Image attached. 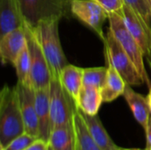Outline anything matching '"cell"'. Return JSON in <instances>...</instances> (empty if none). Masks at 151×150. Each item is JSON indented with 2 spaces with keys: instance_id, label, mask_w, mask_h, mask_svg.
I'll use <instances>...</instances> for the list:
<instances>
[{
  "instance_id": "1",
  "label": "cell",
  "mask_w": 151,
  "mask_h": 150,
  "mask_svg": "<svg viewBox=\"0 0 151 150\" xmlns=\"http://www.w3.org/2000/svg\"><path fill=\"white\" fill-rule=\"evenodd\" d=\"M25 133L16 87L4 85L0 93V149Z\"/></svg>"
},
{
  "instance_id": "2",
  "label": "cell",
  "mask_w": 151,
  "mask_h": 150,
  "mask_svg": "<svg viewBox=\"0 0 151 150\" xmlns=\"http://www.w3.org/2000/svg\"><path fill=\"white\" fill-rule=\"evenodd\" d=\"M60 19L58 17L45 19L34 27L40 46L48 61L52 77L56 78H59L61 71L69 64L60 42L58 34Z\"/></svg>"
},
{
  "instance_id": "3",
  "label": "cell",
  "mask_w": 151,
  "mask_h": 150,
  "mask_svg": "<svg viewBox=\"0 0 151 150\" xmlns=\"http://www.w3.org/2000/svg\"><path fill=\"white\" fill-rule=\"evenodd\" d=\"M104 42L105 57L111 60L126 83L129 86H141L144 84L142 77L134 63L122 48L110 28L107 31Z\"/></svg>"
},
{
  "instance_id": "4",
  "label": "cell",
  "mask_w": 151,
  "mask_h": 150,
  "mask_svg": "<svg viewBox=\"0 0 151 150\" xmlns=\"http://www.w3.org/2000/svg\"><path fill=\"white\" fill-rule=\"evenodd\" d=\"M24 22L33 27L42 19L66 16L71 0H19Z\"/></svg>"
},
{
  "instance_id": "5",
  "label": "cell",
  "mask_w": 151,
  "mask_h": 150,
  "mask_svg": "<svg viewBox=\"0 0 151 150\" xmlns=\"http://www.w3.org/2000/svg\"><path fill=\"white\" fill-rule=\"evenodd\" d=\"M108 19L110 24L109 28L111 30L118 42L120 43L122 48L125 50V51L128 54V56L134 63L141 76L142 77L144 83L150 87L151 80H150L143 60L145 55L143 54L142 50L139 45L138 42L129 32L128 28L124 23L123 19L118 12L109 13Z\"/></svg>"
},
{
  "instance_id": "6",
  "label": "cell",
  "mask_w": 151,
  "mask_h": 150,
  "mask_svg": "<svg viewBox=\"0 0 151 150\" xmlns=\"http://www.w3.org/2000/svg\"><path fill=\"white\" fill-rule=\"evenodd\" d=\"M27 44L31 62V85L35 89L50 88L52 74L48 61L40 46L34 27L24 23Z\"/></svg>"
},
{
  "instance_id": "7",
  "label": "cell",
  "mask_w": 151,
  "mask_h": 150,
  "mask_svg": "<svg viewBox=\"0 0 151 150\" xmlns=\"http://www.w3.org/2000/svg\"><path fill=\"white\" fill-rule=\"evenodd\" d=\"M76 105L65 90L59 78L52 77L50 85V111L51 128L65 126L73 121ZM51 129V130H52Z\"/></svg>"
},
{
  "instance_id": "8",
  "label": "cell",
  "mask_w": 151,
  "mask_h": 150,
  "mask_svg": "<svg viewBox=\"0 0 151 150\" xmlns=\"http://www.w3.org/2000/svg\"><path fill=\"white\" fill-rule=\"evenodd\" d=\"M70 11L74 17L92 28L103 41L105 40L103 26L109 13L98 3L94 0H71Z\"/></svg>"
},
{
  "instance_id": "9",
  "label": "cell",
  "mask_w": 151,
  "mask_h": 150,
  "mask_svg": "<svg viewBox=\"0 0 151 150\" xmlns=\"http://www.w3.org/2000/svg\"><path fill=\"white\" fill-rule=\"evenodd\" d=\"M15 87L19 95L25 133L38 138V118L35 107V88L32 86L19 82H17Z\"/></svg>"
},
{
  "instance_id": "10",
  "label": "cell",
  "mask_w": 151,
  "mask_h": 150,
  "mask_svg": "<svg viewBox=\"0 0 151 150\" xmlns=\"http://www.w3.org/2000/svg\"><path fill=\"white\" fill-rule=\"evenodd\" d=\"M124 20L129 32L138 42L144 55L151 53V28L143 21V19L125 3L122 9L118 12Z\"/></svg>"
},
{
  "instance_id": "11",
  "label": "cell",
  "mask_w": 151,
  "mask_h": 150,
  "mask_svg": "<svg viewBox=\"0 0 151 150\" xmlns=\"http://www.w3.org/2000/svg\"><path fill=\"white\" fill-rule=\"evenodd\" d=\"M27 45L24 26L0 35V56L4 65H14L18 57Z\"/></svg>"
},
{
  "instance_id": "12",
  "label": "cell",
  "mask_w": 151,
  "mask_h": 150,
  "mask_svg": "<svg viewBox=\"0 0 151 150\" xmlns=\"http://www.w3.org/2000/svg\"><path fill=\"white\" fill-rule=\"evenodd\" d=\"M35 92L38 118V139L49 142L52 129L50 111V88L35 89Z\"/></svg>"
},
{
  "instance_id": "13",
  "label": "cell",
  "mask_w": 151,
  "mask_h": 150,
  "mask_svg": "<svg viewBox=\"0 0 151 150\" xmlns=\"http://www.w3.org/2000/svg\"><path fill=\"white\" fill-rule=\"evenodd\" d=\"M19 0H0V35L24 26Z\"/></svg>"
},
{
  "instance_id": "14",
  "label": "cell",
  "mask_w": 151,
  "mask_h": 150,
  "mask_svg": "<svg viewBox=\"0 0 151 150\" xmlns=\"http://www.w3.org/2000/svg\"><path fill=\"white\" fill-rule=\"evenodd\" d=\"M123 95L127 103H128L134 118L143 127L145 131L148 127V124L151 116L148 99L142 95L135 92L132 88V86L129 85H127Z\"/></svg>"
},
{
  "instance_id": "15",
  "label": "cell",
  "mask_w": 151,
  "mask_h": 150,
  "mask_svg": "<svg viewBox=\"0 0 151 150\" xmlns=\"http://www.w3.org/2000/svg\"><path fill=\"white\" fill-rule=\"evenodd\" d=\"M107 62V68H108V74L106 82L104 88L101 89L102 91V97L104 103H111L116 100L120 95H124L127 83L120 73L117 71L114 67L111 60L105 57Z\"/></svg>"
},
{
  "instance_id": "16",
  "label": "cell",
  "mask_w": 151,
  "mask_h": 150,
  "mask_svg": "<svg viewBox=\"0 0 151 150\" xmlns=\"http://www.w3.org/2000/svg\"><path fill=\"white\" fill-rule=\"evenodd\" d=\"M48 143L51 150H76V135L73 121L53 128Z\"/></svg>"
},
{
  "instance_id": "17",
  "label": "cell",
  "mask_w": 151,
  "mask_h": 150,
  "mask_svg": "<svg viewBox=\"0 0 151 150\" xmlns=\"http://www.w3.org/2000/svg\"><path fill=\"white\" fill-rule=\"evenodd\" d=\"M82 118L87 126L89 134L102 150H119V147L113 142L104 129L101 120L96 116H90L81 111Z\"/></svg>"
},
{
  "instance_id": "18",
  "label": "cell",
  "mask_w": 151,
  "mask_h": 150,
  "mask_svg": "<svg viewBox=\"0 0 151 150\" xmlns=\"http://www.w3.org/2000/svg\"><path fill=\"white\" fill-rule=\"evenodd\" d=\"M83 69L68 64L61 71L59 80L65 90L73 100L75 105L79 93L83 86Z\"/></svg>"
},
{
  "instance_id": "19",
  "label": "cell",
  "mask_w": 151,
  "mask_h": 150,
  "mask_svg": "<svg viewBox=\"0 0 151 150\" xmlns=\"http://www.w3.org/2000/svg\"><path fill=\"white\" fill-rule=\"evenodd\" d=\"M102 103L104 102L101 88L83 85L79 93L76 107L85 114L96 116L98 113Z\"/></svg>"
},
{
  "instance_id": "20",
  "label": "cell",
  "mask_w": 151,
  "mask_h": 150,
  "mask_svg": "<svg viewBox=\"0 0 151 150\" xmlns=\"http://www.w3.org/2000/svg\"><path fill=\"white\" fill-rule=\"evenodd\" d=\"M73 123L76 135V150H102L88 133L80 110L76 107Z\"/></svg>"
},
{
  "instance_id": "21",
  "label": "cell",
  "mask_w": 151,
  "mask_h": 150,
  "mask_svg": "<svg viewBox=\"0 0 151 150\" xmlns=\"http://www.w3.org/2000/svg\"><path fill=\"white\" fill-rule=\"evenodd\" d=\"M13 66L15 67L16 70L18 82L25 85L32 86L31 85V62H30V54L27 48V44L18 57Z\"/></svg>"
},
{
  "instance_id": "22",
  "label": "cell",
  "mask_w": 151,
  "mask_h": 150,
  "mask_svg": "<svg viewBox=\"0 0 151 150\" xmlns=\"http://www.w3.org/2000/svg\"><path fill=\"white\" fill-rule=\"evenodd\" d=\"M108 68L106 66L90 67L83 69V85L103 88L107 79Z\"/></svg>"
},
{
  "instance_id": "23",
  "label": "cell",
  "mask_w": 151,
  "mask_h": 150,
  "mask_svg": "<svg viewBox=\"0 0 151 150\" xmlns=\"http://www.w3.org/2000/svg\"><path fill=\"white\" fill-rule=\"evenodd\" d=\"M151 28L150 0H124Z\"/></svg>"
},
{
  "instance_id": "24",
  "label": "cell",
  "mask_w": 151,
  "mask_h": 150,
  "mask_svg": "<svg viewBox=\"0 0 151 150\" xmlns=\"http://www.w3.org/2000/svg\"><path fill=\"white\" fill-rule=\"evenodd\" d=\"M36 139L38 138L33 135H30L27 133H24L21 135L16 137L14 140H12L5 148L0 150H25Z\"/></svg>"
},
{
  "instance_id": "25",
  "label": "cell",
  "mask_w": 151,
  "mask_h": 150,
  "mask_svg": "<svg viewBox=\"0 0 151 150\" xmlns=\"http://www.w3.org/2000/svg\"><path fill=\"white\" fill-rule=\"evenodd\" d=\"M98 3L108 13L119 12L125 4L124 0H94Z\"/></svg>"
},
{
  "instance_id": "26",
  "label": "cell",
  "mask_w": 151,
  "mask_h": 150,
  "mask_svg": "<svg viewBox=\"0 0 151 150\" xmlns=\"http://www.w3.org/2000/svg\"><path fill=\"white\" fill-rule=\"evenodd\" d=\"M25 150H50V146L47 141L41 139H36Z\"/></svg>"
},
{
  "instance_id": "27",
  "label": "cell",
  "mask_w": 151,
  "mask_h": 150,
  "mask_svg": "<svg viewBox=\"0 0 151 150\" xmlns=\"http://www.w3.org/2000/svg\"><path fill=\"white\" fill-rule=\"evenodd\" d=\"M146 133V138H147V148L151 149V116L148 124V127L145 130Z\"/></svg>"
},
{
  "instance_id": "28",
  "label": "cell",
  "mask_w": 151,
  "mask_h": 150,
  "mask_svg": "<svg viewBox=\"0 0 151 150\" xmlns=\"http://www.w3.org/2000/svg\"><path fill=\"white\" fill-rule=\"evenodd\" d=\"M147 99H148V103H149L150 109V111H151V86L150 87V91H149V94H148Z\"/></svg>"
},
{
  "instance_id": "29",
  "label": "cell",
  "mask_w": 151,
  "mask_h": 150,
  "mask_svg": "<svg viewBox=\"0 0 151 150\" xmlns=\"http://www.w3.org/2000/svg\"><path fill=\"white\" fill-rule=\"evenodd\" d=\"M119 150H150L148 148L142 149H122V148H119Z\"/></svg>"
},
{
  "instance_id": "30",
  "label": "cell",
  "mask_w": 151,
  "mask_h": 150,
  "mask_svg": "<svg viewBox=\"0 0 151 150\" xmlns=\"http://www.w3.org/2000/svg\"><path fill=\"white\" fill-rule=\"evenodd\" d=\"M148 62H149V64H150V68H151V53L148 55Z\"/></svg>"
},
{
  "instance_id": "31",
  "label": "cell",
  "mask_w": 151,
  "mask_h": 150,
  "mask_svg": "<svg viewBox=\"0 0 151 150\" xmlns=\"http://www.w3.org/2000/svg\"><path fill=\"white\" fill-rule=\"evenodd\" d=\"M150 7H151V0H150Z\"/></svg>"
},
{
  "instance_id": "32",
  "label": "cell",
  "mask_w": 151,
  "mask_h": 150,
  "mask_svg": "<svg viewBox=\"0 0 151 150\" xmlns=\"http://www.w3.org/2000/svg\"><path fill=\"white\" fill-rule=\"evenodd\" d=\"M150 149V150H151V149Z\"/></svg>"
},
{
  "instance_id": "33",
  "label": "cell",
  "mask_w": 151,
  "mask_h": 150,
  "mask_svg": "<svg viewBox=\"0 0 151 150\" xmlns=\"http://www.w3.org/2000/svg\"><path fill=\"white\" fill-rule=\"evenodd\" d=\"M50 150H51V149H50Z\"/></svg>"
}]
</instances>
